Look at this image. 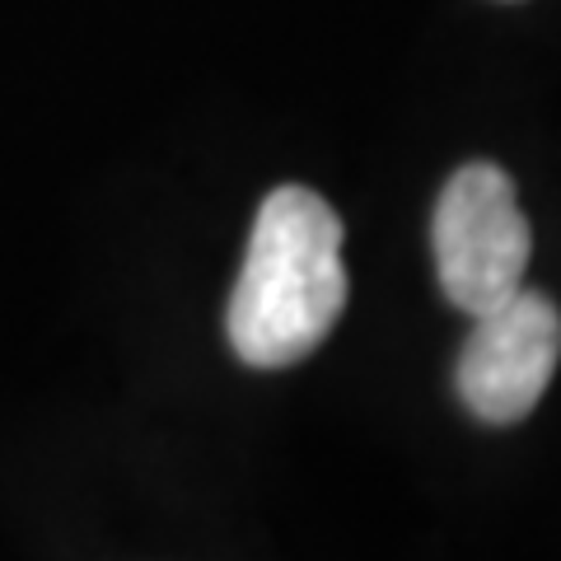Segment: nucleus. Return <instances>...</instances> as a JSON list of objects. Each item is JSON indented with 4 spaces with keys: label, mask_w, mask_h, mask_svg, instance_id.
Returning <instances> with one entry per match:
<instances>
[{
    "label": "nucleus",
    "mask_w": 561,
    "mask_h": 561,
    "mask_svg": "<svg viewBox=\"0 0 561 561\" xmlns=\"http://www.w3.org/2000/svg\"><path fill=\"white\" fill-rule=\"evenodd\" d=\"M431 249L445 300L468 319L511 300L534 253V230L519 210L511 173L482 160L454 173L435 202Z\"/></svg>",
    "instance_id": "2"
},
{
    "label": "nucleus",
    "mask_w": 561,
    "mask_h": 561,
    "mask_svg": "<svg viewBox=\"0 0 561 561\" xmlns=\"http://www.w3.org/2000/svg\"><path fill=\"white\" fill-rule=\"evenodd\" d=\"M561 360V309L542 290L519 286L511 300L478 313L459 351L463 408L486 426H515L548 393Z\"/></svg>",
    "instance_id": "3"
},
{
    "label": "nucleus",
    "mask_w": 561,
    "mask_h": 561,
    "mask_svg": "<svg viewBox=\"0 0 561 561\" xmlns=\"http://www.w3.org/2000/svg\"><path fill=\"white\" fill-rule=\"evenodd\" d=\"M346 295L337 210L309 187L267 192L225 313L234 356L253 370L305 360L337 328Z\"/></svg>",
    "instance_id": "1"
}]
</instances>
